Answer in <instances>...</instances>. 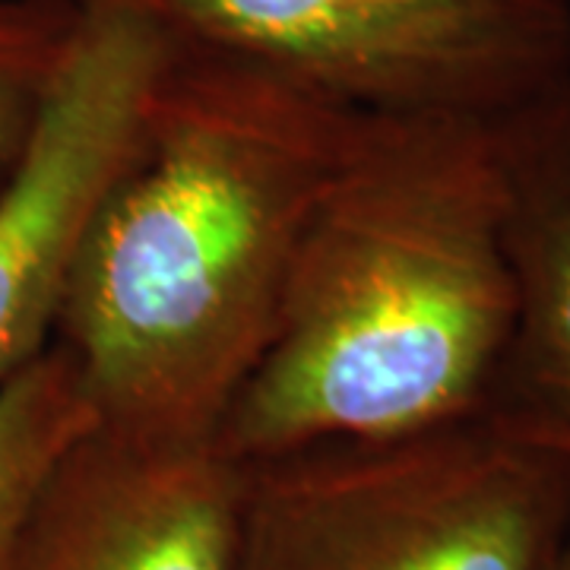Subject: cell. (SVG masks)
<instances>
[{
    "mask_svg": "<svg viewBox=\"0 0 570 570\" xmlns=\"http://www.w3.org/2000/svg\"><path fill=\"white\" fill-rule=\"evenodd\" d=\"M96 422L80 371L58 343L0 384V570L10 564L41 482Z\"/></svg>",
    "mask_w": 570,
    "mask_h": 570,
    "instance_id": "cell-8",
    "label": "cell"
},
{
    "mask_svg": "<svg viewBox=\"0 0 570 570\" xmlns=\"http://www.w3.org/2000/svg\"><path fill=\"white\" fill-rule=\"evenodd\" d=\"M362 118L264 67L168 41L55 330L102 425L213 441Z\"/></svg>",
    "mask_w": 570,
    "mask_h": 570,
    "instance_id": "cell-1",
    "label": "cell"
},
{
    "mask_svg": "<svg viewBox=\"0 0 570 570\" xmlns=\"http://www.w3.org/2000/svg\"><path fill=\"white\" fill-rule=\"evenodd\" d=\"M77 20V0H0V190L29 146Z\"/></svg>",
    "mask_w": 570,
    "mask_h": 570,
    "instance_id": "cell-9",
    "label": "cell"
},
{
    "mask_svg": "<svg viewBox=\"0 0 570 570\" xmlns=\"http://www.w3.org/2000/svg\"><path fill=\"white\" fill-rule=\"evenodd\" d=\"M546 570H570V527L564 532V539H561V546L554 551V558L549 561V568Z\"/></svg>",
    "mask_w": 570,
    "mask_h": 570,
    "instance_id": "cell-10",
    "label": "cell"
},
{
    "mask_svg": "<svg viewBox=\"0 0 570 570\" xmlns=\"http://www.w3.org/2000/svg\"><path fill=\"white\" fill-rule=\"evenodd\" d=\"M245 491L213 441L96 422L41 482L7 570H235Z\"/></svg>",
    "mask_w": 570,
    "mask_h": 570,
    "instance_id": "cell-6",
    "label": "cell"
},
{
    "mask_svg": "<svg viewBox=\"0 0 570 570\" xmlns=\"http://www.w3.org/2000/svg\"><path fill=\"white\" fill-rule=\"evenodd\" d=\"M165 51L168 39L137 13L80 7L39 124L0 190V384L55 343L82 242Z\"/></svg>",
    "mask_w": 570,
    "mask_h": 570,
    "instance_id": "cell-5",
    "label": "cell"
},
{
    "mask_svg": "<svg viewBox=\"0 0 570 570\" xmlns=\"http://www.w3.org/2000/svg\"><path fill=\"white\" fill-rule=\"evenodd\" d=\"M513 333L491 118L365 115L213 444L235 463L482 419Z\"/></svg>",
    "mask_w": 570,
    "mask_h": 570,
    "instance_id": "cell-2",
    "label": "cell"
},
{
    "mask_svg": "<svg viewBox=\"0 0 570 570\" xmlns=\"http://www.w3.org/2000/svg\"><path fill=\"white\" fill-rule=\"evenodd\" d=\"M365 115L498 118L570 80V0H77Z\"/></svg>",
    "mask_w": 570,
    "mask_h": 570,
    "instance_id": "cell-4",
    "label": "cell"
},
{
    "mask_svg": "<svg viewBox=\"0 0 570 570\" xmlns=\"http://www.w3.org/2000/svg\"><path fill=\"white\" fill-rule=\"evenodd\" d=\"M570 460L482 419L247 466L235 570H546Z\"/></svg>",
    "mask_w": 570,
    "mask_h": 570,
    "instance_id": "cell-3",
    "label": "cell"
},
{
    "mask_svg": "<svg viewBox=\"0 0 570 570\" xmlns=\"http://www.w3.org/2000/svg\"><path fill=\"white\" fill-rule=\"evenodd\" d=\"M491 124L508 200L513 333L485 419L570 460V80Z\"/></svg>",
    "mask_w": 570,
    "mask_h": 570,
    "instance_id": "cell-7",
    "label": "cell"
}]
</instances>
